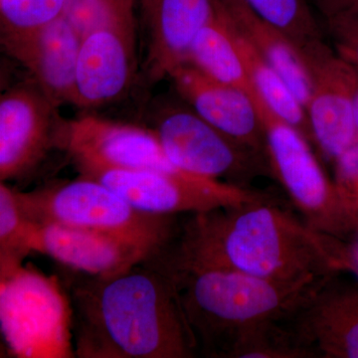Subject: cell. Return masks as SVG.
<instances>
[{
  "label": "cell",
  "instance_id": "1",
  "mask_svg": "<svg viewBox=\"0 0 358 358\" xmlns=\"http://www.w3.org/2000/svg\"><path fill=\"white\" fill-rule=\"evenodd\" d=\"M338 239L308 227L271 193L181 216L178 229L145 262L160 271L219 268L287 282L341 272Z\"/></svg>",
  "mask_w": 358,
  "mask_h": 358
},
{
  "label": "cell",
  "instance_id": "2",
  "mask_svg": "<svg viewBox=\"0 0 358 358\" xmlns=\"http://www.w3.org/2000/svg\"><path fill=\"white\" fill-rule=\"evenodd\" d=\"M71 331L81 358H192L196 339L171 278L141 262L94 275L65 268Z\"/></svg>",
  "mask_w": 358,
  "mask_h": 358
},
{
  "label": "cell",
  "instance_id": "3",
  "mask_svg": "<svg viewBox=\"0 0 358 358\" xmlns=\"http://www.w3.org/2000/svg\"><path fill=\"white\" fill-rule=\"evenodd\" d=\"M160 272L176 286L199 353L213 358L227 357L238 339L257 327L287 322L329 278L287 282L219 268Z\"/></svg>",
  "mask_w": 358,
  "mask_h": 358
},
{
  "label": "cell",
  "instance_id": "4",
  "mask_svg": "<svg viewBox=\"0 0 358 358\" xmlns=\"http://www.w3.org/2000/svg\"><path fill=\"white\" fill-rule=\"evenodd\" d=\"M33 223H59L105 233L159 253L178 229L182 215H155L134 208L114 190L94 179L51 183L29 192L18 190Z\"/></svg>",
  "mask_w": 358,
  "mask_h": 358
},
{
  "label": "cell",
  "instance_id": "5",
  "mask_svg": "<svg viewBox=\"0 0 358 358\" xmlns=\"http://www.w3.org/2000/svg\"><path fill=\"white\" fill-rule=\"evenodd\" d=\"M267 140L273 178L281 183L292 204L308 227L322 235L346 240L357 228L358 214L336 181L324 173L310 141L255 99Z\"/></svg>",
  "mask_w": 358,
  "mask_h": 358
},
{
  "label": "cell",
  "instance_id": "6",
  "mask_svg": "<svg viewBox=\"0 0 358 358\" xmlns=\"http://www.w3.org/2000/svg\"><path fill=\"white\" fill-rule=\"evenodd\" d=\"M167 159L185 173L252 188L259 176H272L268 157L213 128L194 110L171 108L154 129Z\"/></svg>",
  "mask_w": 358,
  "mask_h": 358
},
{
  "label": "cell",
  "instance_id": "7",
  "mask_svg": "<svg viewBox=\"0 0 358 358\" xmlns=\"http://www.w3.org/2000/svg\"><path fill=\"white\" fill-rule=\"evenodd\" d=\"M80 176L94 179L138 210L155 215L201 213L255 199L265 192L180 173L76 166Z\"/></svg>",
  "mask_w": 358,
  "mask_h": 358
},
{
  "label": "cell",
  "instance_id": "8",
  "mask_svg": "<svg viewBox=\"0 0 358 358\" xmlns=\"http://www.w3.org/2000/svg\"><path fill=\"white\" fill-rule=\"evenodd\" d=\"M34 83L0 96V182L28 178L53 150H63L66 121Z\"/></svg>",
  "mask_w": 358,
  "mask_h": 358
},
{
  "label": "cell",
  "instance_id": "9",
  "mask_svg": "<svg viewBox=\"0 0 358 358\" xmlns=\"http://www.w3.org/2000/svg\"><path fill=\"white\" fill-rule=\"evenodd\" d=\"M310 75L312 92L306 108L315 145L336 162L358 141L353 96L358 70L322 38L296 47Z\"/></svg>",
  "mask_w": 358,
  "mask_h": 358
},
{
  "label": "cell",
  "instance_id": "10",
  "mask_svg": "<svg viewBox=\"0 0 358 358\" xmlns=\"http://www.w3.org/2000/svg\"><path fill=\"white\" fill-rule=\"evenodd\" d=\"M63 148L75 166L180 173L154 129L95 115L66 121Z\"/></svg>",
  "mask_w": 358,
  "mask_h": 358
},
{
  "label": "cell",
  "instance_id": "11",
  "mask_svg": "<svg viewBox=\"0 0 358 358\" xmlns=\"http://www.w3.org/2000/svg\"><path fill=\"white\" fill-rule=\"evenodd\" d=\"M136 20L117 14L82 39L73 103L98 108L121 98L136 70Z\"/></svg>",
  "mask_w": 358,
  "mask_h": 358
},
{
  "label": "cell",
  "instance_id": "12",
  "mask_svg": "<svg viewBox=\"0 0 358 358\" xmlns=\"http://www.w3.org/2000/svg\"><path fill=\"white\" fill-rule=\"evenodd\" d=\"M0 38L6 53L52 102L58 107L73 103L82 37L64 15L33 31Z\"/></svg>",
  "mask_w": 358,
  "mask_h": 358
},
{
  "label": "cell",
  "instance_id": "13",
  "mask_svg": "<svg viewBox=\"0 0 358 358\" xmlns=\"http://www.w3.org/2000/svg\"><path fill=\"white\" fill-rule=\"evenodd\" d=\"M324 280L287 324L315 358H358V286Z\"/></svg>",
  "mask_w": 358,
  "mask_h": 358
},
{
  "label": "cell",
  "instance_id": "14",
  "mask_svg": "<svg viewBox=\"0 0 358 358\" xmlns=\"http://www.w3.org/2000/svg\"><path fill=\"white\" fill-rule=\"evenodd\" d=\"M169 77L179 95L205 122L233 141L267 155L262 117L247 92L220 83L189 63Z\"/></svg>",
  "mask_w": 358,
  "mask_h": 358
},
{
  "label": "cell",
  "instance_id": "15",
  "mask_svg": "<svg viewBox=\"0 0 358 358\" xmlns=\"http://www.w3.org/2000/svg\"><path fill=\"white\" fill-rule=\"evenodd\" d=\"M29 251L85 274L112 275L150 258L147 250L105 233L59 223H33Z\"/></svg>",
  "mask_w": 358,
  "mask_h": 358
},
{
  "label": "cell",
  "instance_id": "16",
  "mask_svg": "<svg viewBox=\"0 0 358 358\" xmlns=\"http://www.w3.org/2000/svg\"><path fill=\"white\" fill-rule=\"evenodd\" d=\"M147 31L145 69L152 81L188 62L200 30L215 15L216 0H138Z\"/></svg>",
  "mask_w": 358,
  "mask_h": 358
},
{
  "label": "cell",
  "instance_id": "17",
  "mask_svg": "<svg viewBox=\"0 0 358 358\" xmlns=\"http://www.w3.org/2000/svg\"><path fill=\"white\" fill-rule=\"evenodd\" d=\"M217 2L233 29L281 75L306 109L312 84L296 45L281 30L257 15L242 0Z\"/></svg>",
  "mask_w": 358,
  "mask_h": 358
},
{
  "label": "cell",
  "instance_id": "18",
  "mask_svg": "<svg viewBox=\"0 0 358 358\" xmlns=\"http://www.w3.org/2000/svg\"><path fill=\"white\" fill-rule=\"evenodd\" d=\"M187 63L220 83L243 90L253 99L257 95L240 53L236 35L218 2L215 15L193 41Z\"/></svg>",
  "mask_w": 358,
  "mask_h": 358
},
{
  "label": "cell",
  "instance_id": "19",
  "mask_svg": "<svg viewBox=\"0 0 358 358\" xmlns=\"http://www.w3.org/2000/svg\"><path fill=\"white\" fill-rule=\"evenodd\" d=\"M234 32L250 81L257 95L278 117L298 129L310 141V145H315L307 110L303 103L281 75L267 61L264 60L246 40L242 38L235 30Z\"/></svg>",
  "mask_w": 358,
  "mask_h": 358
},
{
  "label": "cell",
  "instance_id": "20",
  "mask_svg": "<svg viewBox=\"0 0 358 358\" xmlns=\"http://www.w3.org/2000/svg\"><path fill=\"white\" fill-rule=\"evenodd\" d=\"M227 358H315L287 322H271L249 331L228 352Z\"/></svg>",
  "mask_w": 358,
  "mask_h": 358
},
{
  "label": "cell",
  "instance_id": "21",
  "mask_svg": "<svg viewBox=\"0 0 358 358\" xmlns=\"http://www.w3.org/2000/svg\"><path fill=\"white\" fill-rule=\"evenodd\" d=\"M33 222L20 203L18 190L0 182V270H11L21 265L28 253V240Z\"/></svg>",
  "mask_w": 358,
  "mask_h": 358
},
{
  "label": "cell",
  "instance_id": "22",
  "mask_svg": "<svg viewBox=\"0 0 358 358\" xmlns=\"http://www.w3.org/2000/svg\"><path fill=\"white\" fill-rule=\"evenodd\" d=\"M264 20L281 30L296 47L322 38L319 26L305 0H242Z\"/></svg>",
  "mask_w": 358,
  "mask_h": 358
},
{
  "label": "cell",
  "instance_id": "23",
  "mask_svg": "<svg viewBox=\"0 0 358 358\" xmlns=\"http://www.w3.org/2000/svg\"><path fill=\"white\" fill-rule=\"evenodd\" d=\"M68 0H0L1 35L33 31L64 15Z\"/></svg>",
  "mask_w": 358,
  "mask_h": 358
},
{
  "label": "cell",
  "instance_id": "24",
  "mask_svg": "<svg viewBox=\"0 0 358 358\" xmlns=\"http://www.w3.org/2000/svg\"><path fill=\"white\" fill-rule=\"evenodd\" d=\"M138 3V0H68L64 16L83 39L113 16L133 13Z\"/></svg>",
  "mask_w": 358,
  "mask_h": 358
},
{
  "label": "cell",
  "instance_id": "25",
  "mask_svg": "<svg viewBox=\"0 0 358 358\" xmlns=\"http://www.w3.org/2000/svg\"><path fill=\"white\" fill-rule=\"evenodd\" d=\"M327 24L336 53L358 69V11L327 14Z\"/></svg>",
  "mask_w": 358,
  "mask_h": 358
},
{
  "label": "cell",
  "instance_id": "26",
  "mask_svg": "<svg viewBox=\"0 0 358 358\" xmlns=\"http://www.w3.org/2000/svg\"><path fill=\"white\" fill-rule=\"evenodd\" d=\"M336 185L358 214V141L336 160Z\"/></svg>",
  "mask_w": 358,
  "mask_h": 358
},
{
  "label": "cell",
  "instance_id": "27",
  "mask_svg": "<svg viewBox=\"0 0 358 358\" xmlns=\"http://www.w3.org/2000/svg\"><path fill=\"white\" fill-rule=\"evenodd\" d=\"M336 255L341 271H350L358 278V238L352 242L339 240Z\"/></svg>",
  "mask_w": 358,
  "mask_h": 358
},
{
  "label": "cell",
  "instance_id": "28",
  "mask_svg": "<svg viewBox=\"0 0 358 358\" xmlns=\"http://www.w3.org/2000/svg\"><path fill=\"white\" fill-rule=\"evenodd\" d=\"M327 13L341 10L358 11V0H320Z\"/></svg>",
  "mask_w": 358,
  "mask_h": 358
},
{
  "label": "cell",
  "instance_id": "29",
  "mask_svg": "<svg viewBox=\"0 0 358 358\" xmlns=\"http://www.w3.org/2000/svg\"><path fill=\"white\" fill-rule=\"evenodd\" d=\"M353 117H355V128L358 134V84L353 96Z\"/></svg>",
  "mask_w": 358,
  "mask_h": 358
},
{
  "label": "cell",
  "instance_id": "30",
  "mask_svg": "<svg viewBox=\"0 0 358 358\" xmlns=\"http://www.w3.org/2000/svg\"><path fill=\"white\" fill-rule=\"evenodd\" d=\"M357 232H358V224H357Z\"/></svg>",
  "mask_w": 358,
  "mask_h": 358
},
{
  "label": "cell",
  "instance_id": "31",
  "mask_svg": "<svg viewBox=\"0 0 358 358\" xmlns=\"http://www.w3.org/2000/svg\"><path fill=\"white\" fill-rule=\"evenodd\" d=\"M358 70V69H357Z\"/></svg>",
  "mask_w": 358,
  "mask_h": 358
}]
</instances>
